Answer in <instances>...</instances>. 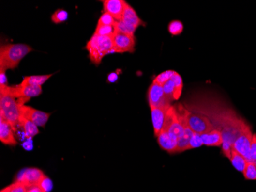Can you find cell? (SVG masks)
Here are the masks:
<instances>
[{"instance_id": "16", "label": "cell", "mask_w": 256, "mask_h": 192, "mask_svg": "<svg viewBox=\"0 0 256 192\" xmlns=\"http://www.w3.org/2000/svg\"><path fill=\"white\" fill-rule=\"evenodd\" d=\"M204 145L219 147L223 143V135L220 130L214 128L208 133L200 135Z\"/></svg>"}, {"instance_id": "30", "label": "cell", "mask_w": 256, "mask_h": 192, "mask_svg": "<svg viewBox=\"0 0 256 192\" xmlns=\"http://www.w3.org/2000/svg\"><path fill=\"white\" fill-rule=\"evenodd\" d=\"M38 186L40 187L41 189H43L45 192H49L50 191L52 190L53 185H52V180L50 179L49 177H47L46 176H45L43 179L41 180Z\"/></svg>"}, {"instance_id": "6", "label": "cell", "mask_w": 256, "mask_h": 192, "mask_svg": "<svg viewBox=\"0 0 256 192\" xmlns=\"http://www.w3.org/2000/svg\"><path fill=\"white\" fill-rule=\"evenodd\" d=\"M148 102L150 108H165L169 109L171 107L170 100L168 99L164 93L162 85L153 82L150 86L148 93Z\"/></svg>"}, {"instance_id": "5", "label": "cell", "mask_w": 256, "mask_h": 192, "mask_svg": "<svg viewBox=\"0 0 256 192\" xmlns=\"http://www.w3.org/2000/svg\"><path fill=\"white\" fill-rule=\"evenodd\" d=\"M253 133L249 124L244 125L241 133L233 143V149L241 154L246 159L247 161H252L250 156L251 143L253 140Z\"/></svg>"}, {"instance_id": "34", "label": "cell", "mask_w": 256, "mask_h": 192, "mask_svg": "<svg viewBox=\"0 0 256 192\" xmlns=\"http://www.w3.org/2000/svg\"><path fill=\"white\" fill-rule=\"evenodd\" d=\"M118 74L117 72H111L107 76V81L110 83H114L115 81H118Z\"/></svg>"}, {"instance_id": "11", "label": "cell", "mask_w": 256, "mask_h": 192, "mask_svg": "<svg viewBox=\"0 0 256 192\" xmlns=\"http://www.w3.org/2000/svg\"><path fill=\"white\" fill-rule=\"evenodd\" d=\"M102 2L104 13H109L116 21H121L127 2L123 0H104Z\"/></svg>"}, {"instance_id": "8", "label": "cell", "mask_w": 256, "mask_h": 192, "mask_svg": "<svg viewBox=\"0 0 256 192\" xmlns=\"http://www.w3.org/2000/svg\"><path fill=\"white\" fill-rule=\"evenodd\" d=\"M19 111L22 116L33 122L38 127H44L51 115L50 113L45 112L25 105L19 106Z\"/></svg>"}, {"instance_id": "26", "label": "cell", "mask_w": 256, "mask_h": 192, "mask_svg": "<svg viewBox=\"0 0 256 192\" xmlns=\"http://www.w3.org/2000/svg\"><path fill=\"white\" fill-rule=\"evenodd\" d=\"M174 72H175V71H165V72H162V73H161V74L158 75L157 77L155 78L153 81V82H156V83L159 84V85H162L163 86L164 84L167 82L169 80H170Z\"/></svg>"}, {"instance_id": "23", "label": "cell", "mask_w": 256, "mask_h": 192, "mask_svg": "<svg viewBox=\"0 0 256 192\" xmlns=\"http://www.w3.org/2000/svg\"><path fill=\"white\" fill-rule=\"evenodd\" d=\"M68 12L62 10V9H59V10H56L52 16V21L56 24L62 23V22L68 20Z\"/></svg>"}, {"instance_id": "9", "label": "cell", "mask_w": 256, "mask_h": 192, "mask_svg": "<svg viewBox=\"0 0 256 192\" xmlns=\"http://www.w3.org/2000/svg\"><path fill=\"white\" fill-rule=\"evenodd\" d=\"M45 176L39 168H30L22 170L17 176L16 181L22 183L26 188L39 185L41 180Z\"/></svg>"}, {"instance_id": "24", "label": "cell", "mask_w": 256, "mask_h": 192, "mask_svg": "<svg viewBox=\"0 0 256 192\" xmlns=\"http://www.w3.org/2000/svg\"><path fill=\"white\" fill-rule=\"evenodd\" d=\"M115 32L113 26H97L94 35L101 36H111Z\"/></svg>"}, {"instance_id": "7", "label": "cell", "mask_w": 256, "mask_h": 192, "mask_svg": "<svg viewBox=\"0 0 256 192\" xmlns=\"http://www.w3.org/2000/svg\"><path fill=\"white\" fill-rule=\"evenodd\" d=\"M113 52L123 53V52H135V35H125L120 32H114L112 35Z\"/></svg>"}, {"instance_id": "35", "label": "cell", "mask_w": 256, "mask_h": 192, "mask_svg": "<svg viewBox=\"0 0 256 192\" xmlns=\"http://www.w3.org/2000/svg\"><path fill=\"white\" fill-rule=\"evenodd\" d=\"M45 192L43 189H41L40 187L38 186H32L27 188V192Z\"/></svg>"}, {"instance_id": "15", "label": "cell", "mask_w": 256, "mask_h": 192, "mask_svg": "<svg viewBox=\"0 0 256 192\" xmlns=\"http://www.w3.org/2000/svg\"><path fill=\"white\" fill-rule=\"evenodd\" d=\"M121 21L124 22L125 24L136 29H137V27L141 26V25H144V26L145 25L143 21L139 18L135 9L127 2L126 3L124 10H123Z\"/></svg>"}, {"instance_id": "14", "label": "cell", "mask_w": 256, "mask_h": 192, "mask_svg": "<svg viewBox=\"0 0 256 192\" xmlns=\"http://www.w3.org/2000/svg\"><path fill=\"white\" fill-rule=\"evenodd\" d=\"M157 141L159 145L164 151H166L170 154L176 153L177 152L178 141L168 133L167 131L162 130L157 137Z\"/></svg>"}, {"instance_id": "21", "label": "cell", "mask_w": 256, "mask_h": 192, "mask_svg": "<svg viewBox=\"0 0 256 192\" xmlns=\"http://www.w3.org/2000/svg\"><path fill=\"white\" fill-rule=\"evenodd\" d=\"M171 80H173V82H174V85H175L173 99L178 100L181 98V94H182V86H183L182 78L177 72H174Z\"/></svg>"}, {"instance_id": "18", "label": "cell", "mask_w": 256, "mask_h": 192, "mask_svg": "<svg viewBox=\"0 0 256 192\" xmlns=\"http://www.w3.org/2000/svg\"><path fill=\"white\" fill-rule=\"evenodd\" d=\"M230 161L232 163V166L236 168L238 172H243L245 170V166H246L247 161L244 156L236 152V150L232 149V153H231Z\"/></svg>"}, {"instance_id": "25", "label": "cell", "mask_w": 256, "mask_h": 192, "mask_svg": "<svg viewBox=\"0 0 256 192\" xmlns=\"http://www.w3.org/2000/svg\"><path fill=\"white\" fill-rule=\"evenodd\" d=\"M168 31L171 35H178L183 31V25L179 20H173L169 23Z\"/></svg>"}, {"instance_id": "4", "label": "cell", "mask_w": 256, "mask_h": 192, "mask_svg": "<svg viewBox=\"0 0 256 192\" xmlns=\"http://www.w3.org/2000/svg\"><path fill=\"white\" fill-rule=\"evenodd\" d=\"M186 118L190 129L194 131V133L203 135L208 133L215 128L210 118L202 113L189 112L187 109Z\"/></svg>"}, {"instance_id": "17", "label": "cell", "mask_w": 256, "mask_h": 192, "mask_svg": "<svg viewBox=\"0 0 256 192\" xmlns=\"http://www.w3.org/2000/svg\"><path fill=\"white\" fill-rule=\"evenodd\" d=\"M19 126L22 128L24 132L25 138L27 139H31L39 133L38 126L34 124L33 122L22 116L21 114L19 116Z\"/></svg>"}, {"instance_id": "13", "label": "cell", "mask_w": 256, "mask_h": 192, "mask_svg": "<svg viewBox=\"0 0 256 192\" xmlns=\"http://www.w3.org/2000/svg\"><path fill=\"white\" fill-rule=\"evenodd\" d=\"M0 141L3 144L8 145H15L17 144L13 128L1 117H0Z\"/></svg>"}, {"instance_id": "36", "label": "cell", "mask_w": 256, "mask_h": 192, "mask_svg": "<svg viewBox=\"0 0 256 192\" xmlns=\"http://www.w3.org/2000/svg\"><path fill=\"white\" fill-rule=\"evenodd\" d=\"M0 192H9V186L6 187L5 189H2Z\"/></svg>"}, {"instance_id": "29", "label": "cell", "mask_w": 256, "mask_h": 192, "mask_svg": "<svg viewBox=\"0 0 256 192\" xmlns=\"http://www.w3.org/2000/svg\"><path fill=\"white\" fill-rule=\"evenodd\" d=\"M203 141L199 134L194 133L192 135L190 139V144H189V150L194 149V148H199L200 146L203 145Z\"/></svg>"}, {"instance_id": "3", "label": "cell", "mask_w": 256, "mask_h": 192, "mask_svg": "<svg viewBox=\"0 0 256 192\" xmlns=\"http://www.w3.org/2000/svg\"><path fill=\"white\" fill-rule=\"evenodd\" d=\"M113 47L112 35L101 36L93 35L89 43H87L86 49L89 51L90 61L94 65H99L106 55L113 52Z\"/></svg>"}, {"instance_id": "1", "label": "cell", "mask_w": 256, "mask_h": 192, "mask_svg": "<svg viewBox=\"0 0 256 192\" xmlns=\"http://www.w3.org/2000/svg\"><path fill=\"white\" fill-rule=\"evenodd\" d=\"M19 104L10 92V86L0 87V117L11 126L14 132L19 126Z\"/></svg>"}, {"instance_id": "32", "label": "cell", "mask_w": 256, "mask_h": 192, "mask_svg": "<svg viewBox=\"0 0 256 192\" xmlns=\"http://www.w3.org/2000/svg\"><path fill=\"white\" fill-rule=\"evenodd\" d=\"M250 156L252 161L256 162V133L253 134V140L251 143Z\"/></svg>"}, {"instance_id": "2", "label": "cell", "mask_w": 256, "mask_h": 192, "mask_svg": "<svg viewBox=\"0 0 256 192\" xmlns=\"http://www.w3.org/2000/svg\"><path fill=\"white\" fill-rule=\"evenodd\" d=\"M33 48L26 44H7L0 48V69H15Z\"/></svg>"}, {"instance_id": "12", "label": "cell", "mask_w": 256, "mask_h": 192, "mask_svg": "<svg viewBox=\"0 0 256 192\" xmlns=\"http://www.w3.org/2000/svg\"><path fill=\"white\" fill-rule=\"evenodd\" d=\"M165 109V108H151L153 131H154V135L157 138L161 133V131H162L164 122H165V118H166V113H167L168 109Z\"/></svg>"}, {"instance_id": "31", "label": "cell", "mask_w": 256, "mask_h": 192, "mask_svg": "<svg viewBox=\"0 0 256 192\" xmlns=\"http://www.w3.org/2000/svg\"><path fill=\"white\" fill-rule=\"evenodd\" d=\"M27 188L26 185L19 181H15L9 186V192H26Z\"/></svg>"}, {"instance_id": "22", "label": "cell", "mask_w": 256, "mask_h": 192, "mask_svg": "<svg viewBox=\"0 0 256 192\" xmlns=\"http://www.w3.org/2000/svg\"><path fill=\"white\" fill-rule=\"evenodd\" d=\"M242 174L245 180L256 181V164L253 161H248Z\"/></svg>"}, {"instance_id": "20", "label": "cell", "mask_w": 256, "mask_h": 192, "mask_svg": "<svg viewBox=\"0 0 256 192\" xmlns=\"http://www.w3.org/2000/svg\"><path fill=\"white\" fill-rule=\"evenodd\" d=\"M114 27L115 32H120V33L129 35H135V31L136 30V28H134L132 26L125 24L122 21H116Z\"/></svg>"}, {"instance_id": "27", "label": "cell", "mask_w": 256, "mask_h": 192, "mask_svg": "<svg viewBox=\"0 0 256 192\" xmlns=\"http://www.w3.org/2000/svg\"><path fill=\"white\" fill-rule=\"evenodd\" d=\"M163 89H164V93L166 95L168 99L170 100V102H173V95H174V90H175V85L173 80L170 79V80L166 82L163 85Z\"/></svg>"}, {"instance_id": "10", "label": "cell", "mask_w": 256, "mask_h": 192, "mask_svg": "<svg viewBox=\"0 0 256 192\" xmlns=\"http://www.w3.org/2000/svg\"><path fill=\"white\" fill-rule=\"evenodd\" d=\"M10 92L15 98H31L37 97L43 93L42 86L32 85H25L21 82L19 85L10 86Z\"/></svg>"}, {"instance_id": "37", "label": "cell", "mask_w": 256, "mask_h": 192, "mask_svg": "<svg viewBox=\"0 0 256 192\" xmlns=\"http://www.w3.org/2000/svg\"><path fill=\"white\" fill-rule=\"evenodd\" d=\"M254 163H255V164H256V162H254Z\"/></svg>"}, {"instance_id": "28", "label": "cell", "mask_w": 256, "mask_h": 192, "mask_svg": "<svg viewBox=\"0 0 256 192\" xmlns=\"http://www.w3.org/2000/svg\"><path fill=\"white\" fill-rule=\"evenodd\" d=\"M116 20L114 19L112 16L109 13H104L99 19H98V25L97 26H114Z\"/></svg>"}, {"instance_id": "33", "label": "cell", "mask_w": 256, "mask_h": 192, "mask_svg": "<svg viewBox=\"0 0 256 192\" xmlns=\"http://www.w3.org/2000/svg\"><path fill=\"white\" fill-rule=\"evenodd\" d=\"M6 71L0 69V87L8 86V80L6 74Z\"/></svg>"}, {"instance_id": "19", "label": "cell", "mask_w": 256, "mask_h": 192, "mask_svg": "<svg viewBox=\"0 0 256 192\" xmlns=\"http://www.w3.org/2000/svg\"><path fill=\"white\" fill-rule=\"evenodd\" d=\"M53 74L42 75V76H26L22 80V83L25 85H36V86H43L45 82H46Z\"/></svg>"}]
</instances>
